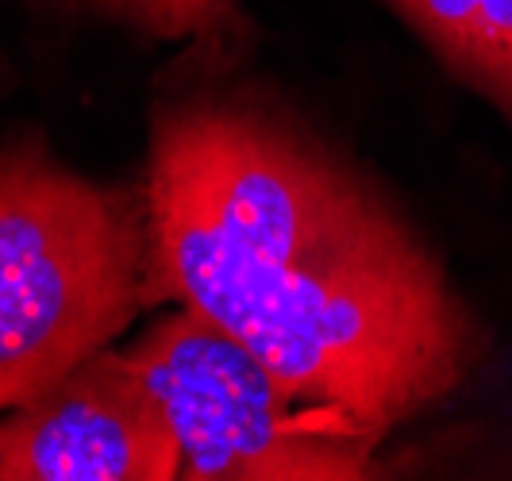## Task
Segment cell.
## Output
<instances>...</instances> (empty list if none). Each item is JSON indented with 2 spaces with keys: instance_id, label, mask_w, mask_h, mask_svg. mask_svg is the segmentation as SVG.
I'll return each mask as SVG.
<instances>
[{
  "instance_id": "3957f363",
  "label": "cell",
  "mask_w": 512,
  "mask_h": 481,
  "mask_svg": "<svg viewBox=\"0 0 512 481\" xmlns=\"http://www.w3.org/2000/svg\"><path fill=\"white\" fill-rule=\"evenodd\" d=\"M166 412L193 481L370 478L374 439L343 416L297 401L231 331L181 308L124 351Z\"/></svg>"
},
{
  "instance_id": "277c9868",
  "label": "cell",
  "mask_w": 512,
  "mask_h": 481,
  "mask_svg": "<svg viewBox=\"0 0 512 481\" xmlns=\"http://www.w3.org/2000/svg\"><path fill=\"white\" fill-rule=\"evenodd\" d=\"M181 447L124 351H93L0 420V481H170Z\"/></svg>"
},
{
  "instance_id": "5b68a950",
  "label": "cell",
  "mask_w": 512,
  "mask_h": 481,
  "mask_svg": "<svg viewBox=\"0 0 512 481\" xmlns=\"http://www.w3.org/2000/svg\"><path fill=\"white\" fill-rule=\"evenodd\" d=\"M428 47L512 116V0H389Z\"/></svg>"
},
{
  "instance_id": "8992f818",
  "label": "cell",
  "mask_w": 512,
  "mask_h": 481,
  "mask_svg": "<svg viewBox=\"0 0 512 481\" xmlns=\"http://www.w3.org/2000/svg\"><path fill=\"white\" fill-rule=\"evenodd\" d=\"M62 4L170 43L197 39L208 47H220L224 39L243 35L247 27L239 0H62Z\"/></svg>"
},
{
  "instance_id": "7a4b0ae2",
  "label": "cell",
  "mask_w": 512,
  "mask_h": 481,
  "mask_svg": "<svg viewBox=\"0 0 512 481\" xmlns=\"http://www.w3.org/2000/svg\"><path fill=\"white\" fill-rule=\"evenodd\" d=\"M147 197L0 154V408L108 347L147 304Z\"/></svg>"
},
{
  "instance_id": "6da1fadb",
  "label": "cell",
  "mask_w": 512,
  "mask_h": 481,
  "mask_svg": "<svg viewBox=\"0 0 512 481\" xmlns=\"http://www.w3.org/2000/svg\"><path fill=\"white\" fill-rule=\"evenodd\" d=\"M147 304L181 301L374 443L478 358L466 304L382 197L274 108L154 112Z\"/></svg>"
}]
</instances>
